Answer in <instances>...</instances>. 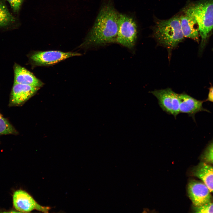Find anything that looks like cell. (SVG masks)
<instances>
[{
	"instance_id": "1",
	"label": "cell",
	"mask_w": 213,
	"mask_h": 213,
	"mask_svg": "<svg viewBox=\"0 0 213 213\" xmlns=\"http://www.w3.org/2000/svg\"><path fill=\"white\" fill-rule=\"evenodd\" d=\"M119 15L111 2L104 5L81 46L87 47L116 42Z\"/></svg>"
},
{
	"instance_id": "2",
	"label": "cell",
	"mask_w": 213,
	"mask_h": 213,
	"mask_svg": "<svg viewBox=\"0 0 213 213\" xmlns=\"http://www.w3.org/2000/svg\"><path fill=\"white\" fill-rule=\"evenodd\" d=\"M184 13L196 21L204 46L213 30V0H201L185 8Z\"/></svg>"
},
{
	"instance_id": "3",
	"label": "cell",
	"mask_w": 213,
	"mask_h": 213,
	"mask_svg": "<svg viewBox=\"0 0 213 213\" xmlns=\"http://www.w3.org/2000/svg\"><path fill=\"white\" fill-rule=\"evenodd\" d=\"M154 35L161 44L170 48L175 47L184 37L180 16H177L168 20L158 21L154 29Z\"/></svg>"
},
{
	"instance_id": "4",
	"label": "cell",
	"mask_w": 213,
	"mask_h": 213,
	"mask_svg": "<svg viewBox=\"0 0 213 213\" xmlns=\"http://www.w3.org/2000/svg\"><path fill=\"white\" fill-rule=\"evenodd\" d=\"M137 27L134 20L119 14L118 29L116 42L129 48L134 46L137 37Z\"/></svg>"
},
{
	"instance_id": "5",
	"label": "cell",
	"mask_w": 213,
	"mask_h": 213,
	"mask_svg": "<svg viewBox=\"0 0 213 213\" xmlns=\"http://www.w3.org/2000/svg\"><path fill=\"white\" fill-rule=\"evenodd\" d=\"M81 55L75 52H64L59 51H37L29 55V58L35 66H43L52 65L68 58Z\"/></svg>"
},
{
	"instance_id": "6",
	"label": "cell",
	"mask_w": 213,
	"mask_h": 213,
	"mask_svg": "<svg viewBox=\"0 0 213 213\" xmlns=\"http://www.w3.org/2000/svg\"><path fill=\"white\" fill-rule=\"evenodd\" d=\"M151 93L157 99L162 110L175 118L180 113L179 94L171 88L155 90Z\"/></svg>"
},
{
	"instance_id": "7",
	"label": "cell",
	"mask_w": 213,
	"mask_h": 213,
	"mask_svg": "<svg viewBox=\"0 0 213 213\" xmlns=\"http://www.w3.org/2000/svg\"><path fill=\"white\" fill-rule=\"evenodd\" d=\"M13 201L15 208L21 212H29L36 210L48 212L50 209L48 207L39 205L30 195L22 190H18L14 192Z\"/></svg>"
},
{
	"instance_id": "8",
	"label": "cell",
	"mask_w": 213,
	"mask_h": 213,
	"mask_svg": "<svg viewBox=\"0 0 213 213\" xmlns=\"http://www.w3.org/2000/svg\"><path fill=\"white\" fill-rule=\"evenodd\" d=\"M187 189L188 196L194 206H199L211 202V192L203 182L191 180L188 184Z\"/></svg>"
},
{
	"instance_id": "9",
	"label": "cell",
	"mask_w": 213,
	"mask_h": 213,
	"mask_svg": "<svg viewBox=\"0 0 213 213\" xmlns=\"http://www.w3.org/2000/svg\"><path fill=\"white\" fill-rule=\"evenodd\" d=\"M40 88L25 84L14 83L11 92L9 105H21L33 96Z\"/></svg>"
},
{
	"instance_id": "10",
	"label": "cell",
	"mask_w": 213,
	"mask_h": 213,
	"mask_svg": "<svg viewBox=\"0 0 213 213\" xmlns=\"http://www.w3.org/2000/svg\"><path fill=\"white\" fill-rule=\"evenodd\" d=\"M180 113H186L194 119L195 115L201 111L209 112L202 106L204 101L198 100L188 94H179Z\"/></svg>"
},
{
	"instance_id": "11",
	"label": "cell",
	"mask_w": 213,
	"mask_h": 213,
	"mask_svg": "<svg viewBox=\"0 0 213 213\" xmlns=\"http://www.w3.org/2000/svg\"><path fill=\"white\" fill-rule=\"evenodd\" d=\"M14 83L25 84L40 88L43 83L30 71L20 65L15 64L14 66Z\"/></svg>"
},
{
	"instance_id": "12",
	"label": "cell",
	"mask_w": 213,
	"mask_h": 213,
	"mask_svg": "<svg viewBox=\"0 0 213 213\" xmlns=\"http://www.w3.org/2000/svg\"><path fill=\"white\" fill-rule=\"evenodd\" d=\"M192 173L202 181L211 192H213V166L205 162H201L193 168Z\"/></svg>"
},
{
	"instance_id": "13",
	"label": "cell",
	"mask_w": 213,
	"mask_h": 213,
	"mask_svg": "<svg viewBox=\"0 0 213 213\" xmlns=\"http://www.w3.org/2000/svg\"><path fill=\"white\" fill-rule=\"evenodd\" d=\"M181 28L184 37L199 40V32L196 23L191 17L184 13L180 16Z\"/></svg>"
},
{
	"instance_id": "14",
	"label": "cell",
	"mask_w": 213,
	"mask_h": 213,
	"mask_svg": "<svg viewBox=\"0 0 213 213\" xmlns=\"http://www.w3.org/2000/svg\"><path fill=\"white\" fill-rule=\"evenodd\" d=\"M15 21V19L9 12L5 0H0V28H8Z\"/></svg>"
},
{
	"instance_id": "15",
	"label": "cell",
	"mask_w": 213,
	"mask_h": 213,
	"mask_svg": "<svg viewBox=\"0 0 213 213\" xmlns=\"http://www.w3.org/2000/svg\"><path fill=\"white\" fill-rule=\"evenodd\" d=\"M17 133L14 127L0 113V135L17 134Z\"/></svg>"
},
{
	"instance_id": "16",
	"label": "cell",
	"mask_w": 213,
	"mask_h": 213,
	"mask_svg": "<svg viewBox=\"0 0 213 213\" xmlns=\"http://www.w3.org/2000/svg\"><path fill=\"white\" fill-rule=\"evenodd\" d=\"M202 158L206 162L213 164V142L205 150L202 155Z\"/></svg>"
},
{
	"instance_id": "17",
	"label": "cell",
	"mask_w": 213,
	"mask_h": 213,
	"mask_svg": "<svg viewBox=\"0 0 213 213\" xmlns=\"http://www.w3.org/2000/svg\"><path fill=\"white\" fill-rule=\"evenodd\" d=\"M194 208L197 213H213V203L211 202L199 206H194Z\"/></svg>"
},
{
	"instance_id": "18",
	"label": "cell",
	"mask_w": 213,
	"mask_h": 213,
	"mask_svg": "<svg viewBox=\"0 0 213 213\" xmlns=\"http://www.w3.org/2000/svg\"><path fill=\"white\" fill-rule=\"evenodd\" d=\"M13 12L17 13L24 0H7Z\"/></svg>"
},
{
	"instance_id": "19",
	"label": "cell",
	"mask_w": 213,
	"mask_h": 213,
	"mask_svg": "<svg viewBox=\"0 0 213 213\" xmlns=\"http://www.w3.org/2000/svg\"><path fill=\"white\" fill-rule=\"evenodd\" d=\"M209 89L208 97L206 101L213 102V86H211Z\"/></svg>"
}]
</instances>
